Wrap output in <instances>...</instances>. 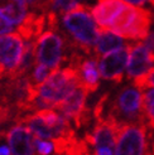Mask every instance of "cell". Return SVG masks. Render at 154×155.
Segmentation results:
<instances>
[{
	"label": "cell",
	"mask_w": 154,
	"mask_h": 155,
	"mask_svg": "<svg viewBox=\"0 0 154 155\" xmlns=\"http://www.w3.org/2000/svg\"><path fill=\"white\" fill-rule=\"evenodd\" d=\"M45 24V15L38 14L35 12L28 13L25 19L18 27V33L25 42L37 41L43 33Z\"/></svg>",
	"instance_id": "9a60e30c"
},
{
	"label": "cell",
	"mask_w": 154,
	"mask_h": 155,
	"mask_svg": "<svg viewBox=\"0 0 154 155\" xmlns=\"http://www.w3.org/2000/svg\"><path fill=\"white\" fill-rule=\"evenodd\" d=\"M53 72V69H51L49 67L44 66L42 63H38L34 66L33 71L29 73V80H30V83L33 84L35 87H39L41 84L48 78L49 74Z\"/></svg>",
	"instance_id": "d6986e66"
},
{
	"label": "cell",
	"mask_w": 154,
	"mask_h": 155,
	"mask_svg": "<svg viewBox=\"0 0 154 155\" xmlns=\"http://www.w3.org/2000/svg\"><path fill=\"white\" fill-rule=\"evenodd\" d=\"M35 150L38 155H51L52 151L55 150V145H53V141L51 143L44 139L35 137Z\"/></svg>",
	"instance_id": "7402d4cb"
},
{
	"label": "cell",
	"mask_w": 154,
	"mask_h": 155,
	"mask_svg": "<svg viewBox=\"0 0 154 155\" xmlns=\"http://www.w3.org/2000/svg\"><path fill=\"white\" fill-rule=\"evenodd\" d=\"M152 12L144 8H134L129 5L120 14L118 20L109 29L121 38L132 41H144L150 33Z\"/></svg>",
	"instance_id": "277c9868"
},
{
	"label": "cell",
	"mask_w": 154,
	"mask_h": 155,
	"mask_svg": "<svg viewBox=\"0 0 154 155\" xmlns=\"http://www.w3.org/2000/svg\"><path fill=\"white\" fill-rule=\"evenodd\" d=\"M150 139H152V151L154 155V137H153V135H150Z\"/></svg>",
	"instance_id": "4316f807"
},
{
	"label": "cell",
	"mask_w": 154,
	"mask_h": 155,
	"mask_svg": "<svg viewBox=\"0 0 154 155\" xmlns=\"http://www.w3.org/2000/svg\"><path fill=\"white\" fill-rule=\"evenodd\" d=\"M23 41L18 32L0 35V80L15 77L24 52Z\"/></svg>",
	"instance_id": "52a82bcc"
},
{
	"label": "cell",
	"mask_w": 154,
	"mask_h": 155,
	"mask_svg": "<svg viewBox=\"0 0 154 155\" xmlns=\"http://www.w3.org/2000/svg\"><path fill=\"white\" fill-rule=\"evenodd\" d=\"M132 83H134L135 86H138L142 90L154 87V67L150 68L144 76H142V77H139V78H136L135 81H133Z\"/></svg>",
	"instance_id": "44dd1931"
},
{
	"label": "cell",
	"mask_w": 154,
	"mask_h": 155,
	"mask_svg": "<svg viewBox=\"0 0 154 155\" xmlns=\"http://www.w3.org/2000/svg\"><path fill=\"white\" fill-rule=\"evenodd\" d=\"M154 66V52L150 51L143 41L136 42L132 45L129 63H128V78L135 81L144 76Z\"/></svg>",
	"instance_id": "7c38bea8"
},
{
	"label": "cell",
	"mask_w": 154,
	"mask_h": 155,
	"mask_svg": "<svg viewBox=\"0 0 154 155\" xmlns=\"http://www.w3.org/2000/svg\"><path fill=\"white\" fill-rule=\"evenodd\" d=\"M125 45H128V44L122 41V38L119 37L118 34H115L107 29H100L99 39H97V43L94 49V57L97 59L101 56H104V54L112 52V51H116L119 48H122V47H125Z\"/></svg>",
	"instance_id": "e0dca14e"
},
{
	"label": "cell",
	"mask_w": 154,
	"mask_h": 155,
	"mask_svg": "<svg viewBox=\"0 0 154 155\" xmlns=\"http://www.w3.org/2000/svg\"><path fill=\"white\" fill-rule=\"evenodd\" d=\"M152 4H153V6H154V3H152Z\"/></svg>",
	"instance_id": "f546056e"
},
{
	"label": "cell",
	"mask_w": 154,
	"mask_h": 155,
	"mask_svg": "<svg viewBox=\"0 0 154 155\" xmlns=\"http://www.w3.org/2000/svg\"><path fill=\"white\" fill-rule=\"evenodd\" d=\"M143 108L145 122L148 127L154 130V88H148L143 94Z\"/></svg>",
	"instance_id": "ac0fdd59"
},
{
	"label": "cell",
	"mask_w": 154,
	"mask_h": 155,
	"mask_svg": "<svg viewBox=\"0 0 154 155\" xmlns=\"http://www.w3.org/2000/svg\"><path fill=\"white\" fill-rule=\"evenodd\" d=\"M140 90L134 83L124 86L110 102L109 112L104 117L115 121L120 126L128 124H147Z\"/></svg>",
	"instance_id": "3957f363"
},
{
	"label": "cell",
	"mask_w": 154,
	"mask_h": 155,
	"mask_svg": "<svg viewBox=\"0 0 154 155\" xmlns=\"http://www.w3.org/2000/svg\"><path fill=\"white\" fill-rule=\"evenodd\" d=\"M13 155H34L35 135L23 124L14 125L5 134Z\"/></svg>",
	"instance_id": "4fadbf2b"
},
{
	"label": "cell",
	"mask_w": 154,
	"mask_h": 155,
	"mask_svg": "<svg viewBox=\"0 0 154 155\" xmlns=\"http://www.w3.org/2000/svg\"><path fill=\"white\" fill-rule=\"evenodd\" d=\"M59 33L48 29L37 39V62L53 71L61 68L63 62V44L66 41Z\"/></svg>",
	"instance_id": "ba28073f"
},
{
	"label": "cell",
	"mask_w": 154,
	"mask_h": 155,
	"mask_svg": "<svg viewBox=\"0 0 154 155\" xmlns=\"http://www.w3.org/2000/svg\"><path fill=\"white\" fill-rule=\"evenodd\" d=\"M89 94L90 92L82 84H80L65 101L56 107L66 119L73 121L76 127H82L90 122L91 112L86 106Z\"/></svg>",
	"instance_id": "9c48e42d"
},
{
	"label": "cell",
	"mask_w": 154,
	"mask_h": 155,
	"mask_svg": "<svg viewBox=\"0 0 154 155\" xmlns=\"http://www.w3.org/2000/svg\"><path fill=\"white\" fill-rule=\"evenodd\" d=\"M126 4H130V5H138L140 6L145 3H154V0H124Z\"/></svg>",
	"instance_id": "cb8c5ba5"
},
{
	"label": "cell",
	"mask_w": 154,
	"mask_h": 155,
	"mask_svg": "<svg viewBox=\"0 0 154 155\" xmlns=\"http://www.w3.org/2000/svg\"><path fill=\"white\" fill-rule=\"evenodd\" d=\"M80 4H83V5H87V6H91V4L95 2V0H79Z\"/></svg>",
	"instance_id": "484cf974"
},
{
	"label": "cell",
	"mask_w": 154,
	"mask_h": 155,
	"mask_svg": "<svg viewBox=\"0 0 154 155\" xmlns=\"http://www.w3.org/2000/svg\"><path fill=\"white\" fill-rule=\"evenodd\" d=\"M145 155H153V151L152 150H148L147 153H145Z\"/></svg>",
	"instance_id": "83f0119b"
},
{
	"label": "cell",
	"mask_w": 154,
	"mask_h": 155,
	"mask_svg": "<svg viewBox=\"0 0 154 155\" xmlns=\"http://www.w3.org/2000/svg\"><path fill=\"white\" fill-rule=\"evenodd\" d=\"M81 84L77 68L67 66L55 69L38 88V97L33 104V110L56 108Z\"/></svg>",
	"instance_id": "7a4b0ae2"
},
{
	"label": "cell",
	"mask_w": 154,
	"mask_h": 155,
	"mask_svg": "<svg viewBox=\"0 0 154 155\" xmlns=\"http://www.w3.org/2000/svg\"><path fill=\"white\" fill-rule=\"evenodd\" d=\"M10 154H12V150L9 146L0 145V155H10Z\"/></svg>",
	"instance_id": "d4e9b609"
},
{
	"label": "cell",
	"mask_w": 154,
	"mask_h": 155,
	"mask_svg": "<svg viewBox=\"0 0 154 155\" xmlns=\"http://www.w3.org/2000/svg\"><path fill=\"white\" fill-rule=\"evenodd\" d=\"M12 30H13V24L0 14V35L12 33Z\"/></svg>",
	"instance_id": "603a6c76"
},
{
	"label": "cell",
	"mask_w": 154,
	"mask_h": 155,
	"mask_svg": "<svg viewBox=\"0 0 154 155\" xmlns=\"http://www.w3.org/2000/svg\"><path fill=\"white\" fill-rule=\"evenodd\" d=\"M68 66H72L77 68L80 76V82L82 86L86 88L90 94L95 92L99 88L100 84V71L99 66L96 63V58H85L79 52H72V54L67 58Z\"/></svg>",
	"instance_id": "8fae6325"
},
{
	"label": "cell",
	"mask_w": 154,
	"mask_h": 155,
	"mask_svg": "<svg viewBox=\"0 0 154 155\" xmlns=\"http://www.w3.org/2000/svg\"><path fill=\"white\" fill-rule=\"evenodd\" d=\"M0 125H2V122H0ZM4 135V133H3V131H2V129H0V137H2Z\"/></svg>",
	"instance_id": "f1b7e54d"
},
{
	"label": "cell",
	"mask_w": 154,
	"mask_h": 155,
	"mask_svg": "<svg viewBox=\"0 0 154 155\" xmlns=\"http://www.w3.org/2000/svg\"><path fill=\"white\" fill-rule=\"evenodd\" d=\"M25 0H0V14L13 25H20L28 15Z\"/></svg>",
	"instance_id": "2e32d148"
},
{
	"label": "cell",
	"mask_w": 154,
	"mask_h": 155,
	"mask_svg": "<svg viewBox=\"0 0 154 155\" xmlns=\"http://www.w3.org/2000/svg\"><path fill=\"white\" fill-rule=\"evenodd\" d=\"M126 6L124 0H97V4L91 9V14L100 28L109 30Z\"/></svg>",
	"instance_id": "5bb4252c"
},
{
	"label": "cell",
	"mask_w": 154,
	"mask_h": 155,
	"mask_svg": "<svg viewBox=\"0 0 154 155\" xmlns=\"http://www.w3.org/2000/svg\"><path fill=\"white\" fill-rule=\"evenodd\" d=\"M147 124H128L119 130L115 155H145L149 149Z\"/></svg>",
	"instance_id": "8992f818"
},
{
	"label": "cell",
	"mask_w": 154,
	"mask_h": 155,
	"mask_svg": "<svg viewBox=\"0 0 154 155\" xmlns=\"http://www.w3.org/2000/svg\"><path fill=\"white\" fill-rule=\"evenodd\" d=\"M132 45L133 44H128L122 48L106 53L100 58L99 71L104 80L112 81L115 83H120L124 80V71L129 63Z\"/></svg>",
	"instance_id": "30bf717a"
},
{
	"label": "cell",
	"mask_w": 154,
	"mask_h": 155,
	"mask_svg": "<svg viewBox=\"0 0 154 155\" xmlns=\"http://www.w3.org/2000/svg\"><path fill=\"white\" fill-rule=\"evenodd\" d=\"M91 6L79 4L73 10L62 15L63 35L66 44L73 49L82 51L87 56H94L100 29L91 17Z\"/></svg>",
	"instance_id": "6da1fadb"
},
{
	"label": "cell",
	"mask_w": 154,
	"mask_h": 155,
	"mask_svg": "<svg viewBox=\"0 0 154 155\" xmlns=\"http://www.w3.org/2000/svg\"><path fill=\"white\" fill-rule=\"evenodd\" d=\"M77 0H51V8L58 15H65L66 13L73 10L79 5Z\"/></svg>",
	"instance_id": "ffe728a7"
},
{
	"label": "cell",
	"mask_w": 154,
	"mask_h": 155,
	"mask_svg": "<svg viewBox=\"0 0 154 155\" xmlns=\"http://www.w3.org/2000/svg\"><path fill=\"white\" fill-rule=\"evenodd\" d=\"M120 125L115 121L101 117L97 119L91 133L86 134L85 141L92 148V155H115Z\"/></svg>",
	"instance_id": "5b68a950"
}]
</instances>
